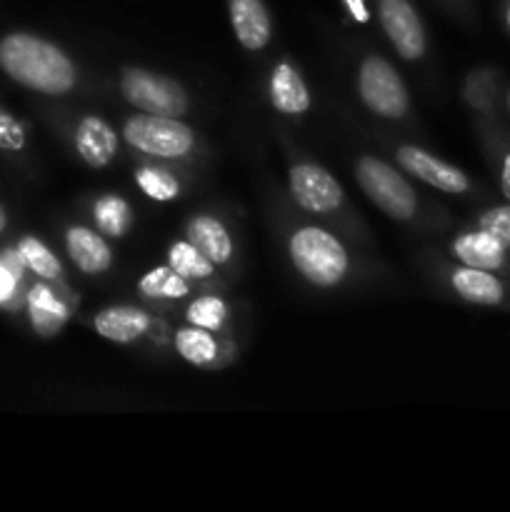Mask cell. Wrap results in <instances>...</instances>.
Wrapping results in <instances>:
<instances>
[{"label":"cell","instance_id":"1","mask_svg":"<svg viewBox=\"0 0 510 512\" xmlns=\"http://www.w3.org/2000/svg\"><path fill=\"white\" fill-rule=\"evenodd\" d=\"M0 68L18 85L50 98L68 95L80 80L75 60L33 33H10L0 40Z\"/></svg>","mask_w":510,"mask_h":512},{"label":"cell","instance_id":"2","mask_svg":"<svg viewBox=\"0 0 510 512\" xmlns=\"http://www.w3.org/2000/svg\"><path fill=\"white\" fill-rule=\"evenodd\" d=\"M288 258L295 273L320 290H333L343 285L353 265L343 240L320 225H298L290 230Z\"/></svg>","mask_w":510,"mask_h":512},{"label":"cell","instance_id":"3","mask_svg":"<svg viewBox=\"0 0 510 512\" xmlns=\"http://www.w3.org/2000/svg\"><path fill=\"white\" fill-rule=\"evenodd\" d=\"M120 138L140 155L155 160H185L198 148L195 130L173 115H130L120 128Z\"/></svg>","mask_w":510,"mask_h":512},{"label":"cell","instance_id":"4","mask_svg":"<svg viewBox=\"0 0 510 512\" xmlns=\"http://www.w3.org/2000/svg\"><path fill=\"white\" fill-rule=\"evenodd\" d=\"M355 180L365 198L388 218L408 223L418 215V193L408 183V178L388 160L378 158V155H360L355 160Z\"/></svg>","mask_w":510,"mask_h":512},{"label":"cell","instance_id":"5","mask_svg":"<svg viewBox=\"0 0 510 512\" xmlns=\"http://www.w3.org/2000/svg\"><path fill=\"white\" fill-rule=\"evenodd\" d=\"M358 98L375 118L403 120L410 113V93L403 75L383 55H365L355 73Z\"/></svg>","mask_w":510,"mask_h":512},{"label":"cell","instance_id":"6","mask_svg":"<svg viewBox=\"0 0 510 512\" xmlns=\"http://www.w3.org/2000/svg\"><path fill=\"white\" fill-rule=\"evenodd\" d=\"M120 95L138 113L173 115L183 118L190 110V98L178 80L148 68H123L118 80Z\"/></svg>","mask_w":510,"mask_h":512},{"label":"cell","instance_id":"7","mask_svg":"<svg viewBox=\"0 0 510 512\" xmlns=\"http://www.w3.org/2000/svg\"><path fill=\"white\" fill-rule=\"evenodd\" d=\"M288 193L300 210L310 215H330L345 203L340 180L313 160H295L288 168Z\"/></svg>","mask_w":510,"mask_h":512},{"label":"cell","instance_id":"8","mask_svg":"<svg viewBox=\"0 0 510 512\" xmlns=\"http://www.w3.org/2000/svg\"><path fill=\"white\" fill-rule=\"evenodd\" d=\"M375 18L395 53L408 63L428 53V30L413 0H375Z\"/></svg>","mask_w":510,"mask_h":512},{"label":"cell","instance_id":"9","mask_svg":"<svg viewBox=\"0 0 510 512\" xmlns=\"http://www.w3.org/2000/svg\"><path fill=\"white\" fill-rule=\"evenodd\" d=\"M395 160H398L403 173L413 175L415 180L440 190V193L465 195L470 190V178L465 175V170L448 163V160L438 158V155L420 148V145H398V148H395Z\"/></svg>","mask_w":510,"mask_h":512},{"label":"cell","instance_id":"10","mask_svg":"<svg viewBox=\"0 0 510 512\" xmlns=\"http://www.w3.org/2000/svg\"><path fill=\"white\" fill-rule=\"evenodd\" d=\"M93 330L98 338L115 345H130L138 340L150 338L160 330L158 318L153 313L135 305H108L100 313H95Z\"/></svg>","mask_w":510,"mask_h":512},{"label":"cell","instance_id":"11","mask_svg":"<svg viewBox=\"0 0 510 512\" xmlns=\"http://www.w3.org/2000/svg\"><path fill=\"white\" fill-rule=\"evenodd\" d=\"M75 153L88 168H108L120 153V133L103 115L88 113L75 123L73 130Z\"/></svg>","mask_w":510,"mask_h":512},{"label":"cell","instance_id":"12","mask_svg":"<svg viewBox=\"0 0 510 512\" xmlns=\"http://www.w3.org/2000/svg\"><path fill=\"white\" fill-rule=\"evenodd\" d=\"M268 100L275 113L285 115V118H303L308 113L310 105H313V95H310V88L298 65L290 63V60H278L270 68Z\"/></svg>","mask_w":510,"mask_h":512},{"label":"cell","instance_id":"13","mask_svg":"<svg viewBox=\"0 0 510 512\" xmlns=\"http://www.w3.org/2000/svg\"><path fill=\"white\" fill-rule=\"evenodd\" d=\"M228 20L235 40L250 53H260L273 40V15L265 0H228Z\"/></svg>","mask_w":510,"mask_h":512},{"label":"cell","instance_id":"14","mask_svg":"<svg viewBox=\"0 0 510 512\" xmlns=\"http://www.w3.org/2000/svg\"><path fill=\"white\" fill-rule=\"evenodd\" d=\"M65 253L85 275H103L113 268V248L108 235L88 225H70L65 230Z\"/></svg>","mask_w":510,"mask_h":512},{"label":"cell","instance_id":"15","mask_svg":"<svg viewBox=\"0 0 510 512\" xmlns=\"http://www.w3.org/2000/svg\"><path fill=\"white\" fill-rule=\"evenodd\" d=\"M185 238L218 268L228 265L235 255L233 235H230L228 225L210 213H198L188 220L185 225Z\"/></svg>","mask_w":510,"mask_h":512},{"label":"cell","instance_id":"16","mask_svg":"<svg viewBox=\"0 0 510 512\" xmlns=\"http://www.w3.org/2000/svg\"><path fill=\"white\" fill-rule=\"evenodd\" d=\"M505 253H508V248L480 225L450 240V255L460 265H470V268L500 270L505 265Z\"/></svg>","mask_w":510,"mask_h":512},{"label":"cell","instance_id":"17","mask_svg":"<svg viewBox=\"0 0 510 512\" xmlns=\"http://www.w3.org/2000/svg\"><path fill=\"white\" fill-rule=\"evenodd\" d=\"M173 348L178 358H183L193 368H215L228 355V345L223 343L220 333L195 328V325L173 330Z\"/></svg>","mask_w":510,"mask_h":512},{"label":"cell","instance_id":"18","mask_svg":"<svg viewBox=\"0 0 510 512\" xmlns=\"http://www.w3.org/2000/svg\"><path fill=\"white\" fill-rule=\"evenodd\" d=\"M450 288L458 298L473 305H500L505 298L503 280L495 275V270L470 268V265H458L448 275Z\"/></svg>","mask_w":510,"mask_h":512},{"label":"cell","instance_id":"19","mask_svg":"<svg viewBox=\"0 0 510 512\" xmlns=\"http://www.w3.org/2000/svg\"><path fill=\"white\" fill-rule=\"evenodd\" d=\"M28 315L35 333L50 338L70 320V305L48 283H38L28 293Z\"/></svg>","mask_w":510,"mask_h":512},{"label":"cell","instance_id":"20","mask_svg":"<svg viewBox=\"0 0 510 512\" xmlns=\"http://www.w3.org/2000/svg\"><path fill=\"white\" fill-rule=\"evenodd\" d=\"M140 295L150 300H163V303H173V300H185L193 293V283L178 273V270L165 265H155L150 268L143 278L138 280Z\"/></svg>","mask_w":510,"mask_h":512},{"label":"cell","instance_id":"21","mask_svg":"<svg viewBox=\"0 0 510 512\" xmlns=\"http://www.w3.org/2000/svg\"><path fill=\"white\" fill-rule=\"evenodd\" d=\"M93 223L108 238H125L133 225V210L123 195L103 193L93 203Z\"/></svg>","mask_w":510,"mask_h":512},{"label":"cell","instance_id":"22","mask_svg":"<svg viewBox=\"0 0 510 512\" xmlns=\"http://www.w3.org/2000/svg\"><path fill=\"white\" fill-rule=\"evenodd\" d=\"M135 185L140 193L155 203H173L183 195V183L173 170L163 168V165H140L133 173Z\"/></svg>","mask_w":510,"mask_h":512},{"label":"cell","instance_id":"23","mask_svg":"<svg viewBox=\"0 0 510 512\" xmlns=\"http://www.w3.org/2000/svg\"><path fill=\"white\" fill-rule=\"evenodd\" d=\"M165 263L173 270H178L183 278H188L190 283H205V280L215 278V270L218 265L210 263L188 238H180L175 243L168 245V260Z\"/></svg>","mask_w":510,"mask_h":512},{"label":"cell","instance_id":"24","mask_svg":"<svg viewBox=\"0 0 510 512\" xmlns=\"http://www.w3.org/2000/svg\"><path fill=\"white\" fill-rule=\"evenodd\" d=\"M185 323L213 330V333H223L230 323V303L218 293L195 295L185 308Z\"/></svg>","mask_w":510,"mask_h":512},{"label":"cell","instance_id":"25","mask_svg":"<svg viewBox=\"0 0 510 512\" xmlns=\"http://www.w3.org/2000/svg\"><path fill=\"white\" fill-rule=\"evenodd\" d=\"M18 260L20 265L35 273L43 280H58L63 275V263L58 260V255L48 248L40 238H33V235H25L18 243Z\"/></svg>","mask_w":510,"mask_h":512},{"label":"cell","instance_id":"26","mask_svg":"<svg viewBox=\"0 0 510 512\" xmlns=\"http://www.w3.org/2000/svg\"><path fill=\"white\" fill-rule=\"evenodd\" d=\"M25 145H28V133H25L23 123L13 113L0 108V150H5V153H20Z\"/></svg>","mask_w":510,"mask_h":512},{"label":"cell","instance_id":"27","mask_svg":"<svg viewBox=\"0 0 510 512\" xmlns=\"http://www.w3.org/2000/svg\"><path fill=\"white\" fill-rule=\"evenodd\" d=\"M478 225L483 230H488L490 235H495L505 248H510V203L485 210L478 218Z\"/></svg>","mask_w":510,"mask_h":512},{"label":"cell","instance_id":"28","mask_svg":"<svg viewBox=\"0 0 510 512\" xmlns=\"http://www.w3.org/2000/svg\"><path fill=\"white\" fill-rule=\"evenodd\" d=\"M18 288V268L8 263V260H0V303H8L15 295Z\"/></svg>","mask_w":510,"mask_h":512},{"label":"cell","instance_id":"29","mask_svg":"<svg viewBox=\"0 0 510 512\" xmlns=\"http://www.w3.org/2000/svg\"><path fill=\"white\" fill-rule=\"evenodd\" d=\"M343 10L355 25H370L373 23V10H370V0H340Z\"/></svg>","mask_w":510,"mask_h":512},{"label":"cell","instance_id":"30","mask_svg":"<svg viewBox=\"0 0 510 512\" xmlns=\"http://www.w3.org/2000/svg\"><path fill=\"white\" fill-rule=\"evenodd\" d=\"M500 193L510 203V153L505 155L503 163H500Z\"/></svg>","mask_w":510,"mask_h":512},{"label":"cell","instance_id":"31","mask_svg":"<svg viewBox=\"0 0 510 512\" xmlns=\"http://www.w3.org/2000/svg\"><path fill=\"white\" fill-rule=\"evenodd\" d=\"M5 223H8V215H5V210L0 208V233L5 230Z\"/></svg>","mask_w":510,"mask_h":512},{"label":"cell","instance_id":"32","mask_svg":"<svg viewBox=\"0 0 510 512\" xmlns=\"http://www.w3.org/2000/svg\"><path fill=\"white\" fill-rule=\"evenodd\" d=\"M503 18H505V25H508V30H510V0H508V3H505Z\"/></svg>","mask_w":510,"mask_h":512},{"label":"cell","instance_id":"33","mask_svg":"<svg viewBox=\"0 0 510 512\" xmlns=\"http://www.w3.org/2000/svg\"><path fill=\"white\" fill-rule=\"evenodd\" d=\"M505 103H508V113H510V90H508V95H505Z\"/></svg>","mask_w":510,"mask_h":512}]
</instances>
